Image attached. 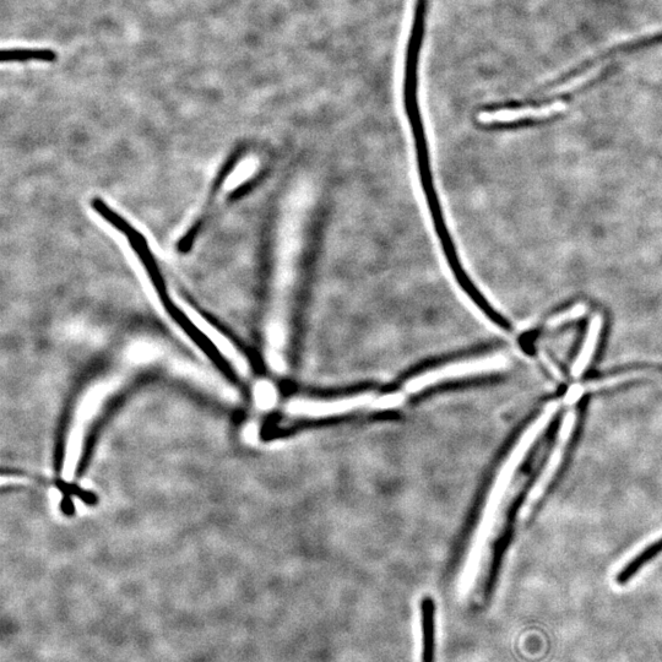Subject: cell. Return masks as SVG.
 <instances>
[{
	"mask_svg": "<svg viewBox=\"0 0 662 662\" xmlns=\"http://www.w3.org/2000/svg\"><path fill=\"white\" fill-rule=\"evenodd\" d=\"M602 317L595 316L586 331L582 347H580L577 360H575L572 372L574 376H580L588 368L591 358L594 357L596 347H598L600 334L602 330Z\"/></svg>",
	"mask_w": 662,
	"mask_h": 662,
	"instance_id": "obj_6",
	"label": "cell"
},
{
	"mask_svg": "<svg viewBox=\"0 0 662 662\" xmlns=\"http://www.w3.org/2000/svg\"><path fill=\"white\" fill-rule=\"evenodd\" d=\"M566 108L562 102L539 107H503L497 110L482 111L477 115V122L482 127L513 126L530 121H540L558 115Z\"/></svg>",
	"mask_w": 662,
	"mask_h": 662,
	"instance_id": "obj_4",
	"label": "cell"
},
{
	"mask_svg": "<svg viewBox=\"0 0 662 662\" xmlns=\"http://www.w3.org/2000/svg\"><path fill=\"white\" fill-rule=\"evenodd\" d=\"M254 393L260 408L269 409L276 403V390L269 382H260Z\"/></svg>",
	"mask_w": 662,
	"mask_h": 662,
	"instance_id": "obj_8",
	"label": "cell"
},
{
	"mask_svg": "<svg viewBox=\"0 0 662 662\" xmlns=\"http://www.w3.org/2000/svg\"><path fill=\"white\" fill-rule=\"evenodd\" d=\"M584 312H585V307L583 305L574 306L571 309H567V311L558 314V316L553 317L550 320V322H548V327L550 328L560 327V325L562 324L572 322V320L582 317Z\"/></svg>",
	"mask_w": 662,
	"mask_h": 662,
	"instance_id": "obj_9",
	"label": "cell"
},
{
	"mask_svg": "<svg viewBox=\"0 0 662 662\" xmlns=\"http://www.w3.org/2000/svg\"><path fill=\"white\" fill-rule=\"evenodd\" d=\"M506 363V358L501 355L463 358V360L453 361L417 374L404 384L401 392L406 396L414 395L437 387L439 384L457 381V379L485 376V374L503 370Z\"/></svg>",
	"mask_w": 662,
	"mask_h": 662,
	"instance_id": "obj_2",
	"label": "cell"
},
{
	"mask_svg": "<svg viewBox=\"0 0 662 662\" xmlns=\"http://www.w3.org/2000/svg\"><path fill=\"white\" fill-rule=\"evenodd\" d=\"M42 62V63H53L57 61V53L48 50V48H43V50H19V48H14V50H3L2 52V62L3 63H25V62Z\"/></svg>",
	"mask_w": 662,
	"mask_h": 662,
	"instance_id": "obj_7",
	"label": "cell"
},
{
	"mask_svg": "<svg viewBox=\"0 0 662 662\" xmlns=\"http://www.w3.org/2000/svg\"><path fill=\"white\" fill-rule=\"evenodd\" d=\"M568 412L560 406L540 433H537L528 449L518 455L515 446L512 455L498 471L475 533L472 535L466 567L484 564V595L490 598L495 590L504 552L512 537L520 509L525 506L530 493L540 485L548 465L560 447Z\"/></svg>",
	"mask_w": 662,
	"mask_h": 662,
	"instance_id": "obj_1",
	"label": "cell"
},
{
	"mask_svg": "<svg viewBox=\"0 0 662 662\" xmlns=\"http://www.w3.org/2000/svg\"><path fill=\"white\" fill-rule=\"evenodd\" d=\"M361 410L382 411V395L362 393L331 399L296 398L287 404L290 415L305 419H329Z\"/></svg>",
	"mask_w": 662,
	"mask_h": 662,
	"instance_id": "obj_3",
	"label": "cell"
},
{
	"mask_svg": "<svg viewBox=\"0 0 662 662\" xmlns=\"http://www.w3.org/2000/svg\"><path fill=\"white\" fill-rule=\"evenodd\" d=\"M422 628L421 662H436V602L430 596L420 604Z\"/></svg>",
	"mask_w": 662,
	"mask_h": 662,
	"instance_id": "obj_5",
	"label": "cell"
}]
</instances>
